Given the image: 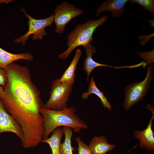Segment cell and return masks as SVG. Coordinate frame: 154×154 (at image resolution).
<instances>
[{
    "label": "cell",
    "instance_id": "6da1fadb",
    "mask_svg": "<svg viewBox=\"0 0 154 154\" xmlns=\"http://www.w3.org/2000/svg\"><path fill=\"white\" fill-rule=\"evenodd\" d=\"M4 69L7 82L0 96L4 106L22 129L38 127L43 121L40 110L44 104L39 91L32 82L29 69L13 62Z\"/></svg>",
    "mask_w": 154,
    "mask_h": 154
},
{
    "label": "cell",
    "instance_id": "7a4b0ae2",
    "mask_svg": "<svg viewBox=\"0 0 154 154\" xmlns=\"http://www.w3.org/2000/svg\"><path fill=\"white\" fill-rule=\"evenodd\" d=\"M76 111L73 106L59 111L41 108L40 112L44 118L42 139L48 138L51 133L61 126L70 127L76 133L86 129L87 124L75 113Z\"/></svg>",
    "mask_w": 154,
    "mask_h": 154
},
{
    "label": "cell",
    "instance_id": "3957f363",
    "mask_svg": "<svg viewBox=\"0 0 154 154\" xmlns=\"http://www.w3.org/2000/svg\"><path fill=\"white\" fill-rule=\"evenodd\" d=\"M109 15L102 17L98 19L90 20L82 24H78L74 29L67 36L68 48L58 57L61 59H66L71 52L77 47L84 46L93 41V33L98 27L105 23Z\"/></svg>",
    "mask_w": 154,
    "mask_h": 154
},
{
    "label": "cell",
    "instance_id": "277c9868",
    "mask_svg": "<svg viewBox=\"0 0 154 154\" xmlns=\"http://www.w3.org/2000/svg\"><path fill=\"white\" fill-rule=\"evenodd\" d=\"M152 64L148 65L147 74L143 81L133 82L125 87L123 104L125 110H128L134 104L141 101L146 95L152 80Z\"/></svg>",
    "mask_w": 154,
    "mask_h": 154
},
{
    "label": "cell",
    "instance_id": "5b68a950",
    "mask_svg": "<svg viewBox=\"0 0 154 154\" xmlns=\"http://www.w3.org/2000/svg\"><path fill=\"white\" fill-rule=\"evenodd\" d=\"M73 84L60 82L58 78L53 81L51 83L50 97L44 108L59 111L67 108V103L72 89Z\"/></svg>",
    "mask_w": 154,
    "mask_h": 154
},
{
    "label": "cell",
    "instance_id": "8992f818",
    "mask_svg": "<svg viewBox=\"0 0 154 154\" xmlns=\"http://www.w3.org/2000/svg\"><path fill=\"white\" fill-rule=\"evenodd\" d=\"M21 9L28 19L29 21L27 23L29 26L28 30L24 35L14 39L15 42L17 43H21L22 45H24L30 35L32 34L33 35V40H42L43 37L47 34L45 28L51 26L54 22V14H52L49 17L44 19H37L29 15L24 8Z\"/></svg>",
    "mask_w": 154,
    "mask_h": 154
},
{
    "label": "cell",
    "instance_id": "52a82bcc",
    "mask_svg": "<svg viewBox=\"0 0 154 154\" xmlns=\"http://www.w3.org/2000/svg\"><path fill=\"white\" fill-rule=\"evenodd\" d=\"M84 13L83 10L76 7L67 1L57 5L54 11V20L56 25L55 32L59 34L63 33L68 22Z\"/></svg>",
    "mask_w": 154,
    "mask_h": 154
},
{
    "label": "cell",
    "instance_id": "ba28073f",
    "mask_svg": "<svg viewBox=\"0 0 154 154\" xmlns=\"http://www.w3.org/2000/svg\"><path fill=\"white\" fill-rule=\"evenodd\" d=\"M146 108L152 112V117L145 129L143 131L135 130L133 135L135 138L139 140V146L140 148L145 149L148 151H153L154 150V137L152 126L154 118V108L149 104L147 105Z\"/></svg>",
    "mask_w": 154,
    "mask_h": 154
},
{
    "label": "cell",
    "instance_id": "9c48e42d",
    "mask_svg": "<svg viewBox=\"0 0 154 154\" xmlns=\"http://www.w3.org/2000/svg\"><path fill=\"white\" fill-rule=\"evenodd\" d=\"M5 132L13 133L21 140L22 138L23 133L20 125L7 111L0 98V133Z\"/></svg>",
    "mask_w": 154,
    "mask_h": 154
},
{
    "label": "cell",
    "instance_id": "30bf717a",
    "mask_svg": "<svg viewBox=\"0 0 154 154\" xmlns=\"http://www.w3.org/2000/svg\"><path fill=\"white\" fill-rule=\"evenodd\" d=\"M128 0H106L104 1L98 7L96 14V17L99 16L100 13L108 11L114 18L122 17L125 12L124 8Z\"/></svg>",
    "mask_w": 154,
    "mask_h": 154
},
{
    "label": "cell",
    "instance_id": "8fae6325",
    "mask_svg": "<svg viewBox=\"0 0 154 154\" xmlns=\"http://www.w3.org/2000/svg\"><path fill=\"white\" fill-rule=\"evenodd\" d=\"M86 53V58L84 59L83 63L84 70L87 73L86 81L89 80L90 75L93 70L95 68L99 66H106L117 69L118 67L112 66L98 63L94 61L92 57L94 53H96V48L90 44L83 46Z\"/></svg>",
    "mask_w": 154,
    "mask_h": 154
},
{
    "label": "cell",
    "instance_id": "7c38bea8",
    "mask_svg": "<svg viewBox=\"0 0 154 154\" xmlns=\"http://www.w3.org/2000/svg\"><path fill=\"white\" fill-rule=\"evenodd\" d=\"M108 141L105 136H96L88 146L93 154H106L116 147V145L110 144Z\"/></svg>",
    "mask_w": 154,
    "mask_h": 154
},
{
    "label": "cell",
    "instance_id": "4fadbf2b",
    "mask_svg": "<svg viewBox=\"0 0 154 154\" xmlns=\"http://www.w3.org/2000/svg\"><path fill=\"white\" fill-rule=\"evenodd\" d=\"M33 59V56L31 53H11L0 47V68L4 69L9 64L20 59L31 61Z\"/></svg>",
    "mask_w": 154,
    "mask_h": 154
},
{
    "label": "cell",
    "instance_id": "5bb4252c",
    "mask_svg": "<svg viewBox=\"0 0 154 154\" xmlns=\"http://www.w3.org/2000/svg\"><path fill=\"white\" fill-rule=\"evenodd\" d=\"M82 54V52L80 50L77 49L76 50L74 56L69 66L61 78L58 79L59 82L74 84L75 78V71L77 65Z\"/></svg>",
    "mask_w": 154,
    "mask_h": 154
},
{
    "label": "cell",
    "instance_id": "9a60e30c",
    "mask_svg": "<svg viewBox=\"0 0 154 154\" xmlns=\"http://www.w3.org/2000/svg\"><path fill=\"white\" fill-rule=\"evenodd\" d=\"M87 90V92L83 93L81 95L83 99L86 100L90 95L94 94L100 98L105 109L107 108L110 111H112V106L105 96L103 92H101L97 87L93 77L91 78Z\"/></svg>",
    "mask_w": 154,
    "mask_h": 154
},
{
    "label": "cell",
    "instance_id": "2e32d148",
    "mask_svg": "<svg viewBox=\"0 0 154 154\" xmlns=\"http://www.w3.org/2000/svg\"><path fill=\"white\" fill-rule=\"evenodd\" d=\"M63 134L62 128L59 127L53 131L50 138L42 139L41 142L49 144L51 150L52 154H60V149L61 140Z\"/></svg>",
    "mask_w": 154,
    "mask_h": 154
},
{
    "label": "cell",
    "instance_id": "e0dca14e",
    "mask_svg": "<svg viewBox=\"0 0 154 154\" xmlns=\"http://www.w3.org/2000/svg\"><path fill=\"white\" fill-rule=\"evenodd\" d=\"M65 135L64 142L61 143L60 149V154H73L74 148L71 145V137L72 135V129L67 127H63L62 128Z\"/></svg>",
    "mask_w": 154,
    "mask_h": 154
},
{
    "label": "cell",
    "instance_id": "ac0fdd59",
    "mask_svg": "<svg viewBox=\"0 0 154 154\" xmlns=\"http://www.w3.org/2000/svg\"><path fill=\"white\" fill-rule=\"evenodd\" d=\"M129 3H137L150 13H154V1L153 0H131Z\"/></svg>",
    "mask_w": 154,
    "mask_h": 154
},
{
    "label": "cell",
    "instance_id": "d6986e66",
    "mask_svg": "<svg viewBox=\"0 0 154 154\" xmlns=\"http://www.w3.org/2000/svg\"><path fill=\"white\" fill-rule=\"evenodd\" d=\"M154 49L151 51L148 52H141L138 51L137 54L141 58L145 61L147 65L152 64L154 62Z\"/></svg>",
    "mask_w": 154,
    "mask_h": 154
},
{
    "label": "cell",
    "instance_id": "ffe728a7",
    "mask_svg": "<svg viewBox=\"0 0 154 154\" xmlns=\"http://www.w3.org/2000/svg\"><path fill=\"white\" fill-rule=\"evenodd\" d=\"M75 139L78 144V154H93L88 146L81 141L80 137H77Z\"/></svg>",
    "mask_w": 154,
    "mask_h": 154
},
{
    "label": "cell",
    "instance_id": "44dd1931",
    "mask_svg": "<svg viewBox=\"0 0 154 154\" xmlns=\"http://www.w3.org/2000/svg\"><path fill=\"white\" fill-rule=\"evenodd\" d=\"M7 75L4 69L0 68V85L4 87L6 84Z\"/></svg>",
    "mask_w": 154,
    "mask_h": 154
},
{
    "label": "cell",
    "instance_id": "7402d4cb",
    "mask_svg": "<svg viewBox=\"0 0 154 154\" xmlns=\"http://www.w3.org/2000/svg\"><path fill=\"white\" fill-rule=\"evenodd\" d=\"M4 89V87L0 85V96L3 92Z\"/></svg>",
    "mask_w": 154,
    "mask_h": 154
},
{
    "label": "cell",
    "instance_id": "603a6c76",
    "mask_svg": "<svg viewBox=\"0 0 154 154\" xmlns=\"http://www.w3.org/2000/svg\"><path fill=\"white\" fill-rule=\"evenodd\" d=\"M127 153H125V154H126Z\"/></svg>",
    "mask_w": 154,
    "mask_h": 154
}]
</instances>
